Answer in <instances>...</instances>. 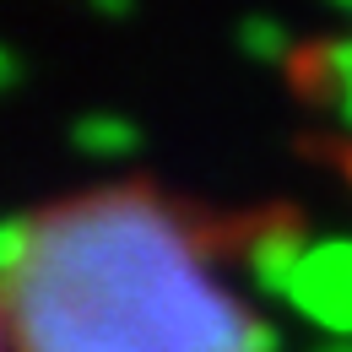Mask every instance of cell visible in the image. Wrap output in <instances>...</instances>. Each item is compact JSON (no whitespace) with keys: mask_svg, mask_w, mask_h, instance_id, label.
Masks as SVG:
<instances>
[{"mask_svg":"<svg viewBox=\"0 0 352 352\" xmlns=\"http://www.w3.org/2000/svg\"><path fill=\"white\" fill-rule=\"evenodd\" d=\"M0 271L16 352H282V331L212 276L190 222L152 190L11 217Z\"/></svg>","mask_w":352,"mask_h":352,"instance_id":"cell-1","label":"cell"},{"mask_svg":"<svg viewBox=\"0 0 352 352\" xmlns=\"http://www.w3.org/2000/svg\"><path fill=\"white\" fill-rule=\"evenodd\" d=\"M287 304L331 342H352V239H314L287 287Z\"/></svg>","mask_w":352,"mask_h":352,"instance_id":"cell-2","label":"cell"},{"mask_svg":"<svg viewBox=\"0 0 352 352\" xmlns=\"http://www.w3.org/2000/svg\"><path fill=\"white\" fill-rule=\"evenodd\" d=\"M309 244H314V239H304L298 222H271V228L255 233V244H250V276L261 282V293H271V298L287 304V287H293V276H298V265H304Z\"/></svg>","mask_w":352,"mask_h":352,"instance_id":"cell-3","label":"cell"},{"mask_svg":"<svg viewBox=\"0 0 352 352\" xmlns=\"http://www.w3.org/2000/svg\"><path fill=\"white\" fill-rule=\"evenodd\" d=\"M71 146L87 152V157H131L141 146V131L125 114H82L71 125Z\"/></svg>","mask_w":352,"mask_h":352,"instance_id":"cell-4","label":"cell"},{"mask_svg":"<svg viewBox=\"0 0 352 352\" xmlns=\"http://www.w3.org/2000/svg\"><path fill=\"white\" fill-rule=\"evenodd\" d=\"M239 49H244L250 60H261V65H276V60L293 54V38H287V28L271 22V16H244V22H239Z\"/></svg>","mask_w":352,"mask_h":352,"instance_id":"cell-5","label":"cell"},{"mask_svg":"<svg viewBox=\"0 0 352 352\" xmlns=\"http://www.w3.org/2000/svg\"><path fill=\"white\" fill-rule=\"evenodd\" d=\"M336 114H342V125L352 131V87H342V92H336Z\"/></svg>","mask_w":352,"mask_h":352,"instance_id":"cell-6","label":"cell"},{"mask_svg":"<svg viewBox=\"0 0 352 352\" xmlns=\"http://www.w3.org/2000/svg\"><path fill=\"white\" fill-rule=\"evenodd\" d=\"M320 352H352V342H331V347H320Z\"/></svg>","mask_w":352,"mask_h":352,"instance_id":"cell-7","label":"cell"}]
</instances>
